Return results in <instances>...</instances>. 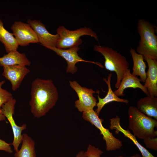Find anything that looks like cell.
Returning <instances> with one entry per match:
<instances>
[{"label":"cell","instance_id":"26","mask_svg":"<svg viewBox=\"0 0 157 157\" xmlns=\"http://www.w3.org/2000/svg\"><path fill=\"white\" fill-rule=\"evenodd\" d=\"M76 157H86L85 152L80 151L76 155Z\"/></svg>","mask_w":157,"mask_h":157},{"label":"cell","instance_id":"25","mask_svg":"<svg viewBox=\"0 0 157 157\" xmlns=\"http://www.w3.org/2000/svg\"><path fill=\"white\" fill-rule=\"evenodd\" d=\"M11 144L8 143L5 141L0 139V150L4 151L9 153L13 152L11 147Z\"/></svg>","mask_w":157,"mask_h":157},{"label":"cell","instance_id":"20","mask_svg":"<svg viewBox=\"0 0 157 157\" xmlns=\"http://www.w3.org/2000/svg\"><path fill=\"white\" fill-rule=\"evenodd\" d=\"M0 42L3 44L8 53L17 51L19 46L13 33L9 32L5 28L3 22L1 19Z\"/></svg>","mask_w":157,"mask_h":157},{"label":"cell","instance_id":"16","mask_svg":"<svg viewBox=\"0 0 157 157\" xmlns=\"http://www.w3.org/2000/svg\"><path fill=\"white\" fill-rule=\"evenodd\" d=\"M112 76V74L110 73L108 74L107 79L105 78H103V81L107 84L108 87V91L106 96L103 98H100L99 95V91H97L98 94L97 97L98 102L96 104L97 108L95 111L98 115L104 106L108 103L114 101L125 104H128L129 102L128 100L120 98L114 93L111 86Z\"/></svg>","mask_w":157,"mask_h":157},{"label":"cell","instance_id":"27","mask_svg":"<svg viewBox=\"0 0 157 157\" xmlns=\"http://www.w3.org/2000/svg\"><path fill=\"white\" fill-rule=\"evenodd\" d=\"M5 117L1 113H0V121L5 120Z\"/></svg>","mask_w":157,"mask_h":157},{"label":"cell","instance_id":"17","mask_svg":"<svg viewBox=\"0 0 157 157\" xmlns=\"http://www.w3.org/2000/svg\"><path fill=\"white\" fill-rule=\"evenodd\" d=\"M136 108L145 115L157 119V97L149 95L138 101Z\"/></svg>","mask_w":157,"mask_h":157},{"label":"cell","instance_id":"10","mask_svg":"<svg viewBox=\"0 0 157 157\" xmlns=\"http://www.w3.org/2000/svg\"><path fill=\"white\" fill-rule=\"evenodd\" d=\"M11 28L19 45L24 47L31 43H39L36 34L28 23L15 21Z\"/></svg>","mask_w":157,"mask_h":157},{"label":"cell","instance_id":"8","mask_svg":"<svg viewBox=\"0 0 157 157\" xmlns=\"http://www.w3.org/2000/svg\"><path fill=\"white\" fill-rule=\"evenodd\" d=\"M69 84L78 96V99L75 101V106L78 111L83 112L93 109L97 100L93 94L96 92L91 88L82 87L75 81H69Z\"/></svg>","mask_w":157,"mask_h":157},{"label":"cell","instance_id":"12","mask_svg":"<svg viewBox=\"0 0 157 157\" xmlns=\"http://www.w3.org/2000/svg\"><path fill=\"white\" fill-rule=\"evenodd\" d=\"M3 76L10 82L13 90H16L26 76L30 72L26 66L19 65L3 67Z\"/></svg>","mask_w":157,"mask_h":157},{"label":"cell","instance_id":"29","mask_svg":"<svg viewBox=\"0 0 157 157\" xmlns=\"http://www.w3.org/2000/svg\"><path fill=\"white\" fill-rule=\"evenodd\" d=\"M138 157H141V156L139 154Z\"/></svg>","mask_w":157,"mask_h":157},{"label":"cell","instance_id":"7","mask_svg":"<svg viewBox=\"0 0 157 157\" xmlns=\"http://www.w3.org/2000/svg\"><path fill=\"white\" fill-rule=\"evenodd\" d=\"M16 102V99L13 97L2 105L0 110V113L7 119L11 126L14 138L13 142L11 145L13 146L15 152L18 150L19 145L22 142V131L27 128L26 124H24L21 126H18L14 120L13 115L14 113L15 105Z\"/></svg>","mask_w":157,"mask_h":157},{"label":"cell","instance_id":"6","mask_svg":"<svg viewBox=\"0 0 157 157\" xmlns=\"http://www.w3.org/2000/svg\"><path fill=\"white\" fill-rule=\"evenodd\" d=\"M82 117L85 120L89 122L99 130L100 134L103 136V139L105 141L107 151H115L122 147V142L115 137L108 129L103 126L102 123L104 119L99 117L93 109L83 112Z\"/></svg>","mask_w":157,"mask_h":157},{"label":"cell","instance_id":"23","mask_svg":"<svg viewBox=\"0 0 157 157\" xmlns=\"http://www.w3.org/2000/svg\"><path fill=\"white\" fill-rule=\"evenodd\" d=\"M85 153L86 157H101L104 152L98 148L89 144Z\"/></svg>","mask_w":157,"mask_h":157},{"label":"cell","instance_id":"2","mask_svg":"<svg viewBox=\"0 0 157 157\" xmlns=\"http://www.w3.org/2000/svg\"><path fill=\"white\" fill-rule=\"evenodd\" d=\"M129 128L138 138L144 140L156 137L157 120L139 111L136 107L131 106L128 111Z\"/></svg>","mask_w":157,"mask_h":157},{"label":"cell","instance_id":"15","mask_svg":"<svg viewBox=\"0 0 157 157\" xmlns=\"http://www.w3.org/2000/svg\"><path fill=\"white\" fill-rule=\"evenodd\" d=\"M120 118L117 116L110 119V129L115 130L116 133L121 132L125 136L131 140L138 148L141 154L142 157H156L141 145L137 140L136 137L131 133L129 130L123 129L120 125Z\"/></svg>","mask_w":157,"mask_h":157},{"label":"cell","instance_id":"11","mask_svg":"<svg viewBox=\"0 0 157 157\" xmlns=\"http://www.w3.org/2000/svg\"><path fill=\"white\" fill-rule=\"evenodd\" d=\"M27 22L36 34L39 43L47 48L56 47L59 38L57 33L55 35L50 33L40 20L29 19Z\"/></svg>","mask_w":157,"mask_h":157},{"label":"cell","instance_id":"22","mask_svg":"<svg viewBox=\"0 0 157 157\" xmlns=\"http://www.w3.org/2000/svg\"><path fill=\"white\" fill-rule=\"evenodd\" d=\"M5 82V81L0 82V110L2 105L13 97L11 93L2 88Z\"/></svg>","mask_w":157,"mask_h":157},{"label":"cell","instance_id":"9","mask_svg":"<svg viewBox=\"0 0 157 157\" xmlns=\"http://www.w3.org/2000/svg\"><path fill=\"white\" fill-rule=\"evenodd\" d=\"M47 48L53 51L66 60L67 64L66 72L67 73H70L73 74L76 73L77 71V67L76 66V64L79 62L93 63L101 68L104 67L103 65L99 63L85 60L80 57L78 52L80 48L78 45L67 49H60L56 47Z\"/></svg>","mask_w":157,"mask_h":157},{"label":"cell","instance_id":"4","mask_svg":"<svg viewBox=\"0 0 157 157\" xmlns=\"http://www.w3.org/2000/svg\"><path fill=\"white\" fill-rule=\"evenodd\" d=\"M93 50L101 53L104 56L106 69L116 73L117 80L115 87L117 88L125 73L129 69V63L126 58L117 51L109 47L95 45Z\"/></svg>","mask_w":157,"mask_h":157},{"label":"cell","instance_id":"21","mask_svg":"<svg viewBox=\"0 0 157 157\" xmlns=\"http://www.w3.org/2000/svg\"><path fill=\"white\" fill-rule=\"evenodd\" d=\"M22 145L20 150L16 151L15 157H36L35 142L27 134H22Z\"/></svg>","mask_w":157,"mask_h":157},{"label":"cell","instance_id":"19","mask_svg":"<svg viewBox=\"0 0 157 157\" xmlns=\"http://www.w3.org/2000/svg\"><path fill=\"white\" fill-rule=\"evenodd\" d=\"M133 63L132 74L135 76H139L141 81L144 83L147 77L146 65L143 56L138 53L132 47L130 49Z\"/></svg>","mask_w":157,"mask_h":157},{"label":"cell","instance_id":"24","mask_svg":"<svg viewBox=\"0 0 157 157\" xmlns=\"http://www.w3.org/2000/svg\"><path fill=\"white\" fill-rule=\"evenodd\" d=\"M146 147L154 150H157V138H147L143 140Z\"/></svg>","mask_w":157,"mask_h":157},{"label":"cell","instance_id":"18","mask_svg":"<svg viewBox=\"0 0 157 157\" xmlns=\"http://www.w3.org/2000/svg\"><path fill=\"white\" fill-rule=\"evenodd\" d=\"M31 62L24 53L17 51H11L0 57V66L2 67L15 65L30 66Z\"/></svg>","mask_w":157,"mask_h":157},{"label":"cell","instance_id":"14","mask_svg":"<svg viewBox=\"0 0 157 157\" xmlns=\"http://www.w3.org/2000/svg\"><path fill=\"white\" fill-rule=\"evenodd\" d=\"M144 58L148 67L144 85L149 95L157 97V60L147 57Z\"/></svg>","mask_w":157,"mask_h":157},{"label":"cell","instance_id":"13","mask_svg":"<svg viewBox=\"0 0 157 157\" xmlns=\"http://www.w3.org/2000/svg\"><path fill=\"white\" fill-rule=\"evenodd\" d=\"M140 79L137 76L133 75L129 69L125 73L120 85L114 92L118 97L123 96L124 90L127 88L134 89L138 88L141 89L147 95H149L147 88L141 83Z\"/></svg>","mask_w":157,"mask_h":157},{"label":"cell","instance_id":"1","mask_svg":"<svg viewBox=\"0 0 157 157\" xmlns=\"http://www.w3.org/2000/svg\"><path fill=\"white\" fill-rule=\"evenodd\" d=\"M29 101L34 117L44 116L55 105L58 99V90L51 79L37 78L32 83Z\"/></svg>","mask_w":157,"mask_h":157},{"label":"cell","instance_id":"28","mask_svg":"<svg viewBox=\"0 0 157 157\" xmlns=\"http://www.w3.org/2000/svg\"><path fill=\"white\" fill-rule=\"evenodd\" d=\"M139 154H137L135 155H134L133 156H132L131 157H138V155ZM124 157L122 156H118V157Z\"/></svg>","mask_w":157,"mask_h":157},{"label":"cell","instance_id":"5","mask_svg":"<svg viewBox=\"0 0 157 157\" xmlns=\"http://www.w3.org/2000/svg\"><path fill=\"white\" fill-rule=\"evenodd\" d=\"M59 35L56 47L62 49L71 48L81 44L82 40L81 37L88 35L93 37L99 42L97 33L90 28L84 27H81L74 31L68 30L64 26H59L56 30Z\"/></svg>","mask_w":157,"mask_h":157},{"label":"cell","instance_id":"3","mask_svg":"<svg viewBox=\"0 0 157 157\" xmlns=\"http://www.w3.org/2000/svg\"><path fill=\"white\" fill-rule=\"evenodd\" d=\"M137 28L140 39L136 52L144 57L157 60V36L155 25L146 19H140Z\"/></svg>","mask_w":157,"mask_h":157}]
</instances>
